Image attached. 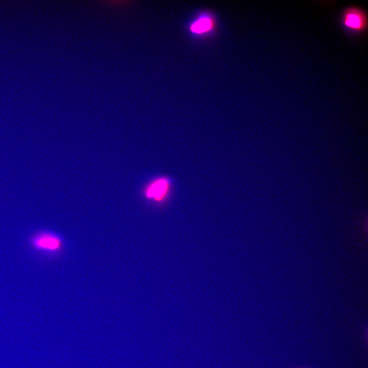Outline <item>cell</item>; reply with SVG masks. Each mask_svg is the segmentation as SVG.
Here are the masks:
<instances>
[{"label":"cell","mask_w":368,"mask_h":368,"mask_svg":"<svg viewBox=\"0 0 368 368\" xmlns=\"http://www.w3.org/2000/svg\"><path fill=\"white\" fill-rule=\"evenodd\" d=\"M342 21L346 28L356 32L363 31L367 21L364 12L355 8L348 9L345 11Z\"/></svg>","instance_id":"cell-1"},{"label":"cell","mask_w":368,"mask_h":368,"mask_svg":"<svg viewBox=\"0 0 368 368\" xmlns=\"http://www.w3.org/2000/svg\"><path fill=\"white\" fill-rule=\"evenodd\" d=\"M32 244L37 250L43 251H54L59 248L61 241L59 238L54 234L43 232L33 237Z\"/></svg>","instance_id":"cell-2"},{"label":"cell","mask_w":368,"mask_h":368,"mask_svg":"<svg viewBox=\"0 0 368 368\" xmlns=\"http://www.w3.org/2000/svg\"><path fill=\"white\" fill-rule=\"evenodd\" d=\"M169 189L168 179L161 178L152 182L146 190V196L156 201H160L167 195Z\"/></svg>","instance_id":"cell-3"},{"label":"cell","mask_w":368,"mask_h":368,"mask_svg":"<svg viewBox=\"0 0 368 368\" xmlns=\"http://www.w3.org/2000/svg\"><path fill=\"white\" fill-rule=\"evenodd\" d=\"M213 26L214 22L212 17L207 14H202L192 22L190 30L193 34L200 35L210 32Z\"/></svg>","instance_id":"cell-4"}]
</instances>
